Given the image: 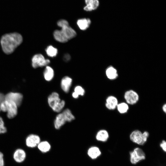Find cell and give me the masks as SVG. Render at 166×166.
<instances>
[{"mask_svg":"<svg viewBox=\"0 0 166 166\" xmlns=\"http://www.w3.org/2000/svg\"><path fill=\"white\" fill-rule=\"evenodd\" d=\"M22 99V95L19 93L10 92L5 96V100L14 102L18 106L21 105Z\"/></svg>","mask_w":166,"mask_h":166,"instance_id":"cell-9","label":"cell"},{"mask_svg":"<svg viewBox=\"0 0 166 166\" xmlns=\"http://www.w3.org/2000/svg\"><path fill=\"white\" fill-rule=\"evenodd\" d=\"M166 142L164 140H163L162 142L160 144V147L165 152H166Z\"/></svg>","mask_w":166,"mask_h":166,"instance_id":"cell-29","label":"cell"},{"mask_svg":"<svg viewBox=\"0 0 166 166\" xmlns=\"http://www.w3.org/2000/svg\"><path fill=\"white\" fill-rule=\"evenodd\" d=\"M54 76L53 69L50 66H46L44 72L45 79L47 81H51Z\"/></svg>","mask_w":166,"mask_h":166,"instance_id":"cell-20","label":"cell"},{"mask_svg":"<svg viewBox=\"0 0 166 166\" xmlns=\"http://www.w3.org/2000/svg\"><path fill=\"white\" fill-rule=\"evenodd\" d=\"M130 161L131 163L136 164L145 158V155L143 150L139 148H135L130 152Z\"/></svg>","mask_w":166,"mask_h":166,"instance_id":"cell-6","label":"cell"},{"mask_svg":"<svg viewBox=\"0 0 166 166\" xmlns=\"http://www.w3.org/2000/svg\"><path fill=\"white\" fill-rule=\"evenodd\" d=\"M101 154L99 149L97 147L94 146L90 148L88 150V154L92 159H95L99 156Z\"/></svg>","mask_w":166,"mask_h":166,"instance_id":"cell-19","label":"cell"},{"mask_svg":"<svg viewBox=\"0 0 166 166\" xmlns=\"http://www.w3.org/2000/svg\"><path fill=\"white\" fill-rule=\"evenodd\" d=\"M3 156V153L0 152V166H4V161Z\"/></svg>","mask_w":166,"mask_h":166,"instance_id":"cell-28","label":"cell"},{"mask_svg":"<svg viewBox=\"0 0 166 166\" xmlns=\"http://www.w3.org/2000/svg\"><path fill=\"white\" fill-rule=\"evenodd\" d=\"M75 119V117L71 110L66 109L57 115L54 121V127L56 129H59L66 122H71Z\"/></svg>","mask_w":166,"mask_h":166,"instance_id":"cell-2","label":"cell"},{"mask_svg":"<svg viewBox=\"0 0 166 166\" xmlns=\"http://www.w3.org/2000/svg\"><path fill=\"white\" fill-rule=\"evenodd\" d=\"M117 108L119 112L121 114L126 113L129 109L128 104L125 102H121L118 104Z\"/></svg>","mask_w":166,"mask_h":166,"instance_id":"cell-23","label":"cell"},{"mask_svg":"<svg viewBox=\"0 0 166 166\" xmlns=\"http://www.w3.org/2000/svg\"><path fill=\"white\" fill-rule=\"evenodd\" d=\"M40 142V139L38 135L32 134L27 137L26 143L28 147L33 148L37 146Z\"/></svg>","mask_w":166,"mask_h":166,"instance_id":"cell-10","label":"cell"},{"mask_svg":"<svg viewBox=\"0 0 166 166\" xmlns=\"http://www.w3.org/2000/svg\"><path fill=\"white\" fill-rule=\"evenodd\" d=\"M53 35L55 39L59 42L65 43L68 41L61 30H55L53 32Z\"/></svg>","mask_w":166,"mask_h":166,"instance_id":"cell-16","label":"cell"},{"mask_svg":"<svg viewBox=\"0 0 166 166\" xmlns=\"http://www.w3.org/2000/svg\"><path fill=\"white\" fill-rule=\"evenodd\" d=\"M6 132V129L4 125L2 119L0 117V134L4 133Z\"/></svg>","mask_w":166,"mask_h":166,"instance_id":"cell-27","label":"cell"},{"mask_svg":"<svg viewBox=\"0 0 166 166\" xmlns=\"http://www.w3.org/2000/svg\"><path fill=\"white\" fill-rule=\"evenodd\" d=\"M74 92L79 96H83L85 93V90L80 85H77L75 87Z\"/></svg>","mask_w":166,"mask_h":166,"instance_id":"cell-25","label":"cell"},{"mask_svg":"<svg viewBox=\"0 0 166 166\" xmlns=\"http://www.w3.org/2000/svg\"><path fill=\"white\" fill-rule=\"evenodd\" d=\"M72 83V79L71 77L67 76L63 77L61 82V86L62 90L65 93H68Z\"/></svg>","mask_w":166,"mask_h":166,"instance_id":"cell-12","label":"cell"},{"mask_svg":"<svg viewBox=\"0 0 166 166\" xmlns=\"http://www.w3.org/2000/svg\"><path fill=\"white\" fill-rule=\"evenodd\" d=\"M91 22L89 18H84L78 19L77 21V24L81 30H84L88 28Z\"/></svg>","mask_w":166,"mask_h":166,"instance_id":"cell-17","label":"cell"},{"mask_svg":"<svg viewBox=\"0 0 166 166\" xmlns=\"http://www.w3.org/2000/svg\"><path fill=\"white\" fill-rule=\"evenodd\" d=\"M17 107L14 102L5 100L1 105L0 109L3 112H7L8 117L11 119L17 114Z\"/></svg>","mask_w":166,"mask_h":166,"instance_id":"cell-4","label":"cell"},{"mask_svg":"<svg viewBox=\"0 0 166 166\" xmlns=\"http://www.w3.org/2000/svg\"><path fill=\"white\" fill-rule=\"evenodd\" d=\"M48 102L52 110L57 113L60 112L65 105V101L61 99L59 94L56 92H53L49 95Z\"/></svg>","mask_w":166,"mask_h":166,"instance_id":"cell-3","label":"cell"},{"mask_svg":"<svg viewBox=\"0 0 166 166\" xmlns=\"http://www.w3.org/2000/svg\"><path fill=\"white\" fill-rule=\"evenodd\" d=\"M118 104V100L116 97L113 96H110L106 100L105 105L108 109L112 110L117 108Z\"/></svg>","mask_w":166,"mask_h":166,"instance_id":"cell-13","label":"cell"},{"mask_svg":"<svg viewBox=\"0 0 166 166\" xmlns=\"http://www.w3.org/2000/svg\"><path fill=\"white\" fill-rule=\"evenodd\" d=\"M96 137L98 141L105 142L107 141L109 137V133L107 130L101 129L97 132Z\"/></svg>","mask_w":166,"mask_h":166,"instance_id":"cell-18","label":"cell"},{"mask_svg":"<svg viewBox=\"0 0 166 166\" xmlns=\"http://www.w3.org/2000/svg\"><path fill=\"white\" fill-rule=\"evenodd\" d=\"M50 62L48 59H45L44 56L41 54H37L33 57L32 65L34 68L47 66Z\"/></svg>","mask_w":166,"mask_h":166,"instance_id":"cell-7","label":"cell"},{"mask_svg":"<svg viewBox=\"0 0 166 166\" xmlns=\"http://www.w3.org/2000/svg\"><path fill=\"white\" fill-rule=\"evenodd\" d=\"M70 58V56L68 54H65L64 57V59L65 61H68Z\"/></svg>","mask_w":166,"mask_h":166,"instance_id":"cell-31","label":"cell"},{"mask_svg":"<svg viewBox=\"0 0 166 166\" xmlns=\"http://www.w3.org/2000/svg\"><path fill=\"white\" fill-rule=\"evenodd\" d=\"M72 95V97L75 99L79 97V96L74 92H73Z\"/></svg>","mask_w":166,"mask_h":166,"instance_id":"cell-32","label":"cell"},{"mask_svg":"<svg viewBox=\"0 0 166 166\" xmlns=\"http://www.w3.org/2000/svg\"><path fill=\"white\" fill-rule=\"evenodd\" d=\"M61 30L68 40L75 37L77 34L75 31L69 26L61 28Z\"/></svg>","mask_w":166,"mask_h":166,"instance_id":"cell-15","label":"cell"},{"mask_svg":"<svg viewBox=\"0 0 166 166\" xmlns=\"http://www.w3.org/2000/svg\"><path fill=\"white\" fill-rule=\"evenodd\" d=\"M149 133L147 131L142 133L136 130L132 132L130 135V140L133 142L140 145L144 144L146 142Z\"/></svg>","mask_w":166,"mask_h":166,"instance_id":"cell-5","label":"cell"},{"mask_svg":"<svg viewBox=\"0 0 166 166\" xmlns=\"http://www.w3.org/2000/svg\"><path fill=\"white\" fill-rule=\"evenodd\" d=\"M23 41L22 36L15 32L6 34L2 36L1 44L3 51L6 54L12 53L15 49L20 45Z\"/></svg>","mask_w":166,"mask_h":166,"instance_id":"cell-1","label":"cell"},{"mask_svg":"<svg viewBox=\"0 0 166 166\" xmlns=\"http://www.w3.org/2000/svg\"><path fill=\"white\" fill-rule=\"evenodd\" d=\"M13 157L14 160L16 162L21 163L25 160L26 157V154L24 150L21 148H18L14 151Z\"/></svg>","mask_w":166,"mask_h":166,"instance_id":"cell-11","label":"cell"},{"mask_svg":"<svg viewBox=\"0 0 166 166\" xmlns=\"http://www.w3.org/2000/svg\"><path fill=\"white\" fill-rule=\"evenodd\" d=\"M106 74L107 77L111 80L116 79L118 76L116 69L113 67L108 68L106 70Z\"/></svg>","mask_w":166,"mask_h":166,"instance_id":"cell-22","label":"cell"},{"mask_svg":"<svg viewBox=\"0 0 166 166\" xmlns=\"http://www.w3.org/2000/svg\"><path fill=\"white\" fill-rule=\"evenodd\" d=\"M5 100V96L2 93H0V106L2 102Z\"/></svg>","mask_w":166,"mask_h":166,"instance_id":"cell-30","label":"cell"},{"mask_svg":"<svg viewBox=\"0 0 166 166\" xmlns=\"http://www.w3.org/2000/svg\"><path fill=\"white\" fill-rule=\"evenodd\" d=\"M162 110L163 111V112L166 113V104H164L162 107Z\"/></svg>","mask_w":166,"mask_h":166,"instance_id":"cell-33","label":"cell"},{"mask_svg":"<svg viewBox=\"0 0 166 166\" xmlns=\"http://www.w3.org/2000/svg\"><path fill=\"white\" fill-rule=\"evenodd\" d=\"M124 97L126 103L130 105L136 104L139 100L138 94L132 90L126 91L124 93Z\"/></svg>","mask_w":166,"mask_h":166,"instance_id":"cell-8","label":"cell"},{"mask_svg":"<svg viewBox=\"0 0 166 166\" xmlns=\"http://www.w3.org/2000/svg\"><path fill=\"white\" fill-rule=\"evenodd\" d=\"M38 149L42 152H46L49 151L51 146L47 141L40 142L37 145Z\"/></svg>","mask_w":166,"mask_h":166,"instance_id":"cell-21","label":"cell"},{"mask_svg":"<svg viewBox=\"0 0 166 166\" xmlns=\"http://www.w3.org/2000/svg\"><path fill=\"white\" fill-rule=\"evenodd\" d=\"M45 51L47 55L51 57H55L58 53L57 49L51 45H50L47 47Z\"/></svg>","mask_w":166,"mask_h":166,"instance_id":"cell-24","label":"cell"},{"mask_svg":"<svg viewBox=\"0 0 166 166\" xmlns=\"http://www.w3.org/2000/svg\"><path fill=\"white\" fill-rule=\"evenodd\" d=\"M57 25L61 28L69 26L68 21L64 19H61L58 21L57 22Z\"/></svg>","mask_w":166,"mask_h":166,"instance_id":"cell-26","label":"cell"},{"mask_svg":"<svg viewBox=\"0 0 166 166\" xmlns=\"http://www.w3.org/2000/svg\"><path fill=\"white\" fill-rule=\"evenodd\" d=\"M86 6L84 9L86 11H91L97 8L99 4L98 0H85Z\"/></svg>","mask_w":166,"mask_h":166,"instance_id":"cell-14","label":"cell"}]
</instances>
